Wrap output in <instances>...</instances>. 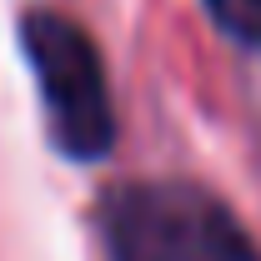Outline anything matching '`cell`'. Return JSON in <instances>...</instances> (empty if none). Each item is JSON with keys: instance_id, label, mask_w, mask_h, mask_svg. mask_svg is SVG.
<instances>
[{"instance_id": "3", "label": "cell", "mask_w": 261, "mask_h": 261, "mask_svg": "<svg viewBox=\"0 0 261 261\" xmlns=\"http://www.w3.org/2000/svg\"><path fill=\"white\" fill-rule=\"evenodd\" d=\"M206 10L231 40L261 45V0H206Z\"/></svg>"}, {"instance_id": "1", "label": "cell", "mask_w": 261, "mask_h": 261, "mask_svg": "<svg viewBox=\"0 0 261 261\" xmlns=\"http://www.w3.org/2000/svg\"><path fill=\"white\" fill-rule=\"evenodd\" d=\"M116 261H261L251 236L196 186H136L106 211Z\"/></svg>"}, {"instance_id": "2", "label": "cell", "mask_w": 261, "mask_h": 261, "mask_svg": "<svg viewBox=\"0 0 261 261\" xmlns=\"http://www.w3.org/2000/svg\"><path fill=\"white\" fill-rule=\"evenodd\" d=\"M25 56L50 111L56 146L75 161L106 156L116 141V116H111V91L91 35L56 10H35L25 15Z\"/></svg>"}]
</instances>
